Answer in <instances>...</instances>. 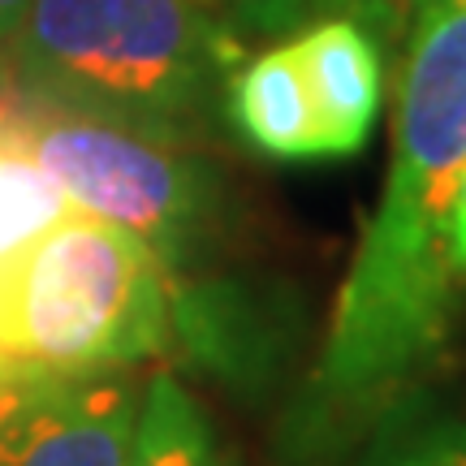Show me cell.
I'll return each instance as SVG.
<instances>
[{
  "label": "cell",
  "mask_w": 466,
  "mask_h": 466,
  "mask_svg": "<svg viewBox=\"0 0 466 466\" xmlns=\"http://www.w3.org/2000/svg\"><path fill=\"white\" fill-rule=\"evenodd\" d=\"M126 466H233L217 423L173 371H156L138 398Z\"/></svg>",
  "instance_id": "cell-9"
},
{
  "label": "cell",
  "mask_w": 466,
  "mask_h": 466,
  "mask_svg": "<svg viewBox=\"0 0 466 466\" xmlns=\"http://www.w3.org/2000/svg\"><path fill=\"white\" fill-rule=\"evenodd\" d=\"M289 44L311 91L324 160L363 151L384 104V44L346 14L307 22Z\"/></svg>",
  "instance_id": "cell-6"
},
{
  "label": "cell",
  "mask_w": 466,
  "mask_h": 466,
  "mask_svg": "<svg viewBox=\"0 0 466 466\" xmlns=\"http://www.w3.org/2000/svg\"><path fill=\"white\" fill-rule=\"evenodd\" d=\"M225 116L247 147L272 160H324L319 121L302 78L299 52L289 39L247 56L229 74Z\"/></svg>",
  "instance_id": "cell-7"
},
{
  "label": "cell",
  "mask_w": 466,
  "mask_h": 466,
  "mask_svg": "<svg viewBox=\"0 0 466 466\" xmlns=\"http://www.w3.org/2000/svg\"><path fill=\"white\" fill-rule=\"evenodd\" d=\"M462 168L466 0H419L401 35L389 177L337 289L299 415L307 450H337L367 423H384L445 363L466 299L445 255Z\"/></svg>",
  "instance_id": "cell-1"
},
{
  "label": "cell",
  "mask_w": 466,
  "mask_h": 466,
  "mask_svg": "<svg viewBox=\"0 0 466 466\" xmlns=\"http://www.w3.org/2000/svg\"><path fill=\"white\" fill-rule=\"evenodd\" d=\"M419 0H329V14H346L354 22H363L376 39H398L406 35L410 17H415Z\"/></svg>",
  "instance_id": "cell-12"
},
{
  "label": "cell",
  "mask_w": 466,
  "mask_h": 466,
  "mask_svg": "<svg viewBox=\"0 0 466 466\" xmlns=\"http://www.w3.org/2000/svg\"><path fill=\"white\" fill-rule=\"evenodd\" d=\"M26 9H31V0H0V83H5L9 52H14V39H17V31H22Z\"/></svg>",
  "instance_id": "cell-14"
},
{
  "label": "cell",
  "mask_w": 466,
  "mask_h": 466,
  "mask_svg": "<svg viewBox=\"0 0 466 466\" xmlns=\"http://www.w3.org/2000/svg\"><path fill=\"white\" fill-rule=\"evenodd\" d=\"M242 61L247 44L199 0H31L5 83L39 104L203 143Z\"/></svg>",
  "instance_id": "cell-2"
},
{
  "label": "cell",
  "mask_w": 466,
  "mask_h": 466,
  "mask_svg": "<svg viewBox=\"0 0 466 466\" xmlns=\"http://www.w3.org/2000/svg\"><path fill=\"white\" fill-rule=\"evenodd\" d=\"M445 255H450L453 277L466 285V168L450 199V217H445Z\"/></svg>",
  "instance_id": "cell-13"
},
{
  "label": "cell",
  "mask_w": 466,
  "mask_h": 466,
  "mask_svg": "<svg viewBox=\"0 0 466 466\" xmlns=\"http://www.w3.org/2000/svg\"><path fill=\"white\" fill-rule=\"evenodd\" d=\"M199 5L212 9L242 44L247 39H272V35H294L307 22L329 14V0H199Z\"/></svg>",
  "instance_id": "cell-11"
},
{
  "label": "cell",
  "mask_w": 466,
  "mask_h": 466,
  "mask_svg": "<svg viewBox=\"0 0 466 466\" xmlns=\"http://www.w3.org/2000/svg\"><path fill=\"white\" fill-rule=\"evenodd\" d=\"M138 398L121 371L0 363V466H126Z\"/></svg>",
  "instance_id": "cell-5"
},
{
  "label": "cell",
  "mask_w": 466,
  "mask_h": 466,
  "mask_svg": "<svg viewBox=\"0 0 466 466\" xmlns=\"http://www.w3.org/2000/svg\"><path fill=\"white\" fill-rule=\"evenodd\" d=\"M9 96H14V86L0 83V113H5V104H9Z\"/></svg>",
  "instance_id": "cell-15"
},
{
  "label": "cell",
  "mask_w": 466,
  "mask_h": 466,
  "mask_svg": "<svg viewBox=\"0 0 466 466\" xmlns=\"http://www.w3.org/2000/svg\"><path fill=\"white\" fill-rule=\"evenodd\" d=\"M173 350V277L130 229L69 212L0 299V363L126 371Z\"/></svg>",
  "instance_id": "cell-3"
},
{
  "label": "cell",
  "mask_w": 466,
  "mask_h": 466,
  "mask_svg": "<svg viewBox=\"0 0 466 466\" xmlns=\"http://www.w3.org/2000/svg\"><path fill=\"white\" fill-rule=\"evenodd\" d=\"M26 143L78 212L130 229L173 281L217 255L229 186L195 143L22 96Z\"/></svg>",
  "instance_id": "cell-4"
},
{
  "label": "cell",
  "mask_w": 466,
  "mask_h": 466,
  "mask_svg": "<svg viewBox=\"0 0 466 466\" xmlns=\"http://www.w3.org/2000/svg\"><path fill=\"white\" fill-rule=\"evenodd\" d=\"M69 212H74L69 195L39 165V156L26 143L22 91L14 86V96L0 113V299L14 281V272L22 268V259L35 250V242L52 225H61Z\"/></svg>",
  "instance_id": "cell-8"
},
{
  "label": "cell",
  "mask_w": 466,
  "mask_h": 466,
  "mask_svg": "<svg viewBox=\"0 0 466 466\" xmlns=\"http://www.w3.org/2000/svg\"><path fill=\"white\" fill-rule=\"evenodd\" d=\"M363 466H466V415L406 401L384 419Z\"/></svg>",
  "instance_id": "cell-10"
}]
</instances>
